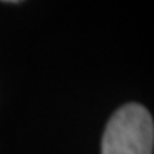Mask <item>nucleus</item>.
<instances>
[{
    "label": "nucleus",
    "instance_id": "obj_1",
    "mask_svg": "<svg viewBox=\"0 0 154 154\" xmlns=\"http://www.w3.org/2000/svg\"><path fill=\"white\" fill-rule=\"evenodd\" d=\"M154 123L149 110L137 103L120 107L107 123L101 154H153Z\"/></svg>",
    "mask_w": 154,
    "mask_h": 154
},
{
    "label": "nucleus",
    "instance_id": "obj_2",
    "mask_svg": "<svg viewBox=\"0 0 154 154\" xmlns=\"http://www.w3.org/2000/svg\"><path fill=\"white\" fill-rule=\"evenodd\" d=\"M2 2H13V3H16V2H20V0H2Z\"/></svg>",
    "mask_w": 154,
    "mask_h": 154
}]
</instances>
